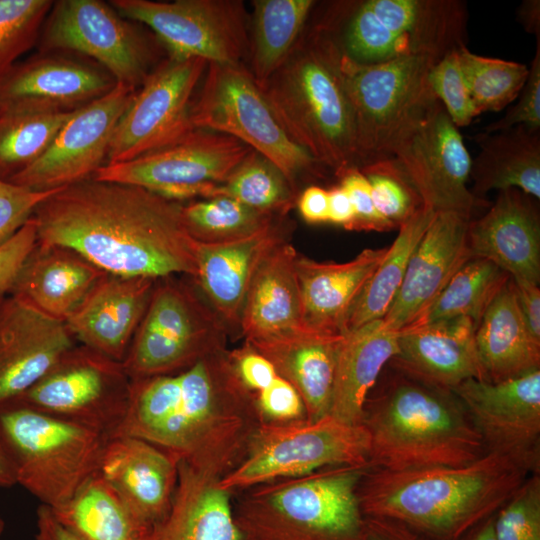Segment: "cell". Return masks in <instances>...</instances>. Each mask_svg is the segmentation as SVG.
<instances>
[{
  "label": "cell",
  "mask_w": 540,
  "mask_h": 540,
  "mask_svg": "<svg viewBox=\"0 0 540 540\" xmlns=\"http://www.w3.org/2000/svg\"><path fill=\"white\" fill-rule=\"evenodd\" d=\"M3 531H4V520L0 516V537H1L2 533H3Z\"/></svg>",
  "instance_id": "61"
},
{
  "label": "cell",
  "mask_w": 540,
  "mask_h": 540,
  "mask_svg": "<svg viewBox=\"0 0 540 540\" xmlns=\"http://www.w3.org/2000/svg\"><path fill=\"white\" fill-rule=\"evenodd\" d=\"M369 451L364 424H347L331 415L314 422L265 425L250 455L217 484L230 492L276 478L305 476L326 466L369 465Z\"/></svg>",
  "instance_id": "11"
},
{
  "label": "cell",
  "mask_w": 540,
  "mask_h": 540,
  "mask_svg": "<svg viewBox=\"0 0 540 540\" xmlns=\"http://www.w3.org/2000/svg\"><path fill=\"white\" fill-rule=\"evenodd\" d=\"M364 405L369 465L401 471L459 466L487 450L452 390L421 379L390 361Z\"/></svg>",
  "instance_id": "3"
},
{
  "label": "cell",
  "mask_w": 540,
  "mask_h": 540,
  "mask_svg": "<svg viewBox=\"0 0 540 540\" xmlns=\"http://www.w3.org/2000/svg\"><path fill=\"white\" fill-rule=\"evenodd\" d=\"M131 382L122 362L80 344L14 399L113 437L127 413Z\"/></svg>",
  "instance_id": "12"
},
{
  "label": "cell",
  "mask_w": 540,
  "mask_h": 540,
  "mask_svg": "<svg viewBox=\"0 0 540 540\" xmlns=\"http://www.w3.org/2000/svg\"><path fill=\"white\" fill-rule=\"evenodd\" d=\"M180 202L93 178L58 189L32 218L37 244L69 248L105 273L160 279L197 274V242Z\"/></svg>",
  "instance_id": "1"
},
{
  "label": "cell",
  "mask_w": 540,
  "mask_h": 540,
  "mask_svg": "<svg viewBox=\"0 0 540 540\" xmlns=\"http://www.w3.org/2000/svg\"><path fill=\"white\" fill-rule=\"evenodd\" d=\"M397 352L398 333L386 329L381 319L344 333L328 415L347 424H363L367 397Z\"/></svg>",
  "instance_id": "33"
},
{
  "label": "cell",
  "mask_w": 540,
  "mask_h": 540,
  "mask_svg": "<svg viewBox=\"0 0 540 540\" xmlns=\"http://www.w3.org/2000/svg\"><path fill=\"white\" fill-rule=\"evenodd\" d=\"M513 280V279H512ZM517 302L531 335L540 342V289L539 285L513 280Z\"/></svg>",
  "instance_id": "54"
},
{
  "label": "cell",
  "mask_w": 540,
  "mask_h": 540,
  "mask_svg": "<svg viewBox=\"0 0 540 540\" xmlns=\"http://www.w3.org/2000/svg\"><path fill=\"white\" fill-rule=\"evenodd\" d=\"M391 157L399 163L423 205L434 212L472 218L487 202L467 186L472 159L459 128L435 99L396 140Z\"/></svg>",
  "instance_id": "14"
},
{
  "label": "cell",
  "mask_w": 540,
  "mask_h": 540,
  "mask_svg": "<svg viewBox=\"0 0 540 540\" xmlns=\"http://www.w3.org/2000/svg\"><path fill=\"white\" fill-rule=\"evenodd\" d=\"M303 219L308 223L328 222V190L312 185L306 188L297 201Z\"/></svg>",
  "instance_id": "55"
},
{
  "label": "cell",
  "mask_w": 540,
  "mask_h": 540,
  "mask_svg": "<svg viewBox=\"0 0 540 540\" xmlns=\"http://www.w3.org/2000/svg\"><path fill=\"white\" fill-rule=\"evenodd\" d=\"M370 467L336 466L247 497L233 509L243 540H363L358 486Z\"/></svg>",
  "instance_id": "6"
},
{
  "label": "cell",
  "mask_w": 540,
  "mask_h": 540,
  "mask_svg": "<svg viewBox=\"0 0 540 540\" xmlns=\"http://www.w3.org/2000/svg\"><path fill=\"white\" fill-rule=\"evenodd\" d=\"M228 354L238 378L249 390L258 393L278 376L273 364L247 343Z\"/></svg>",
  "instance_id": "53"
},
{
  "label": "cell",
  "mask_w": 540,
  "mask_h": 540,
  "mask_svg": "<svg viewBox=\"0 0 540 540\" xmlns=\"http://www.w3.org/2000/svg\"><path fill=\"white\" fill-rule=\"evenodd\" d=\"M475 540H497L493 529V522L488 523L480 531Z\"/></svg>",
  "instance_id": "60"
},
{
  "label": "cell",
  "mask_w": 540,
  "mask_h": 540,
  "mask_svg": "<svg viewBox=\"0 0 540 540\" xmlns=\"http://www.w3.org/2000/svg\"><path fill=\"white\" fill-rule=\"evenodd\" d=\"M298 253L286 239L259 265L242 308L239 329L246 342L306 327L296 272Z\"/></svg>",
  "instance_id": "31"
},
{
  "label": "cell",
  "mask_w": 540,
  "mask_h": 540,
  "mask_svg": "<svg viewBox=\"0 0 540 540\" xmlns=\"http://www.w3.org/2000/svg\"><path fill=\"white\" fill-rule=\"evenodd\" d=\"M340 56L331 34L317 23L301 34L262 89L288 135L335 174L359 168L355 118Z\"/></svg>",
  "instance_id": "5"
},
{
  "label": "cell",
  "mask_w": 540,
  "mask_h": 540,
  "mask_svg": "<svg viewBox=\"0 0 540 540\" xmlns=\"http://www.w3.org/2000/svg\"><path fill=\"white\" fill-rule=\"evenodd\" d=\"M256 404L261 413L275 420H292L306 414L299 393L280 375L257 393Z\"/></svg>",
  "instance_id": "52"
},
{
  "label": "cell",
  "mask_w": 540,
  "mask_h": 540,
  "mask_svg": "<svg viewBox=\"0 0 540 540\" xmlns=\"http://www.w3.org/2000/svg\"><path fill=\"white\" fill-rule=\"evenodd\" d=\"M315 3L313 0L252 2L249 71L261 89L291 53Z\"/></svg>",
  "instance_id": "38"
},
{
  "label": "cell",
  "mask_w": 540,
  "mask_h": 540,
  "mask_svg": "<svg viewBox=\"0 0 540 540\" xmlns=\"http://www.w3.org/2000/svg\"><path fill=\"white\" fill-rule=\"evenodd\" d=\"M65 322L16 296L0 299V404L34 385L72 347Z\"/></svg>",
  "instance_id": "21"
},
{
  "label": "cell",
  "mask_w": 540,
  "mask_h": 540,
  "mask_svg": "<svg viewBox=\"0 0 540 540\" xmlns=\"http://www.w3.org/2000/svg\"><path fill=\"white\" fill-rule=\"evenodd\" d=\"M473 139L480 148L470 170L476 197L514 188L540 198V131L516 125Z\"/></svg>",
  "instance_id": "35"
},
{
  "label": "cell",
  "mask_w": 540,
  "mask_h": 540,
  "mask_svg": "<svg viewBox=\"0 0 540 540\" xmlns=\"http://www.w3.org/2000/svg\"><path fill=\"white\" fill-rule=\"evenodd\" d=\"M36 246V223L31 217L0 247V299L9 294L21 267Z\"/></svg>",
  "instance_id": "51"
},
{
  "label": "cell",
  "mask_w": 540,
  "mask_h": 540,
  "mask_svg": "<svg viewBox=\"0 0 540 540\" xmlns=\"http://www.w3.org/2000/svg\"><path fill=\"white\" fill-rule=\"evenodd\" d=\"M476 324L459 317L419 324L398 333L395 366L443 388L485 380L475 345Z\"/></svg>",
  "instance_id": "26"
},
{
  "label": "cell",
  "mask_w": 540,
  "mask_h": 540,
  "mask_svg": "<svg viewBox=\"0 0 540 540\" xmlns=\"http://www.w3.org/2000/svg\"><path fill=\"white\" fill-rule=\"evenodd\" d=\"M182 217L187 232L197 243L219 244L256 235L275 224L276 216L216 196L183 205Z\"/></svg>",
  "instance_id": "41"
},
{
  "label": "cell",
  "mask_w": 540,
  "mask_h": 540,
  "mask_svg": "<svg viewBox=\"0 0 540 540\" xmlns=\"http://www.w3.org/2000/svg\"><path fill=\"white\" fill-rule=\"evenodd\" d=\"M131 381L127 413L116 435L143 439L179 459L223 454L221 447L240 423L226 413L250 402V390L225 349L184 370Z\"/></svg>",
  "instance_id": "2"
},
{
  "label": "cell",
  "mask_w": 540,
  "mask_h": 540,
  "mask_svg": "<svg viewBox=\"0 0 540 540\" xmlns=\"http://www.w3.org/2000/svg\"><path fill=\"white\" fill-rule=\"evenodd\" d=\"M472 218L437 212L412 252L403 282L382 323L390 331L414 326L460 267L471 259L467 233Z\"/></svg>",
  "instance_id": "20"
},
{
  "label": "cell",
  "mask_w": 540,
  "mask_h": 540,
  "mask_svg": "<svg viewBox=\"0 0 540 540\" xmlns=\"http://www.w3.org/2000/svg\"><path fill=\"white\" fill-rule=\"evenodd\" d=\"M35 540H77L55 518L51 509L40 504L36 512Z\"/></svg>",
  "instance_id": "57"
},
{
  "label": "cell",
  "mask_w": 540,
  "mask_h": 540,
  "mask_svg": "<svg viewBox=\"0 0 540 540\" xmlns=\"http://www.w3.org/2000/svg\"><path fill=\"white\" fill-rule=\"evenodd\" d=\"M0 434L16 483L51 509L99 473L110 437L11 399L0 404Z\"/></svg>",
  "instance_id": "7"
},
{
  "label": "cell",
  "mask_w": 540,
  "mask_h": 540,
  "mask_svg": "<svg viewBox=\"0 0 540 540\" xmlns=\"http://www.w3.org/2000/svg\"><path fill=\"white\" fill-rule=\"evenodd\" d=\"M178 462L177 456L148 441L116 435L106 444L99 475L153 529L171 507Z\"/></svg>",
  "instance_id": "23"
},
{
  "label": "cell",
  "mask_w": 540,
  "mask_h": 540,
  "mask_svg": "<svg viewBox=\"0 0 540 540\" xmlns=\"http://www.w3.org/2000/svg\"><path fill=\"white\" fill-rule=\"evenodd\" d=\"M228 332L198 288L160 278L122 364L131 380L175 373L224 350Z\"/></svg>",
  "instance_id": "8"
},
{
  "label": "cell",
  "mask_w": 540,
  "mask_h": 540,
  "mask_svg": "<svg viewBox=\"0 0 540 540\" xmlns=\"http://www.w3.org/2000/svg\"><path fill=\"white\" fill-rule=\"evenodd\" d=\"M105 274L69 248L37 244L9 295L48 317L66 322Z\"/></svg>",
  "instance_id": "30"
},
{
  "label": "cell",
  "mask_w": 540,
  "mask_h": 540,
  "mask_svg": "<svg viewBox=\"0 0 540 540\" xmlns=\"http://www.w3.org/2000/svg\"><path fill=\"white\" fill-rule=\"evenodd\" d=\"M517 98V103L503 117L488 124L483 132L493 133L516 125L540 131V37L527 80Z\"/></svg>",
  "instance_id": "49"
},
{
  "label": "cell",
  "mask_w": 540,
  "mask_h": 540,
  "mask_svg": "<svg viewBox=\"0 0 540 540\" xmlns=\"http://www.w3.org/2000/svg\"><path fill=\"white\" fill-rule=\"evenodd\" d=\"M458 50L449 52L433 65L428 81L432 93L459 128L468 126L479 114L462 74Z\"/></svg>",
  "instance_id": "47"
},
{
  "label": "cell",
  "mask_w": 540,
  "mask_h": 540,
  "mask_svg": "<svg viewBox=\"0 0 540 540\" xmlns=\"http://www.w3.org/2000/svg\"><path fill=\"white\" fill-rule=\"evenodd\" d=\"M194 128L231 136L270 160L294 187L321 166L286 132L262 89L242 64L208 63L191 109Z\"/></svg>",
  "instance_id": "10"
},
{
  "label": "cell",
  "mask_w": 540,
  "mask_h": 540,
  "mask_svg": "<svg viewBox=\"0 0 540 540\" xmlns=\"http://www.w3.org/2000/svg\"><path fill=\"white\" fill-rule=\"evenodd\" d=\"M359 169L370 183L377 210L397 228L423 206L420 195L395 158L381 159Z\"/></svg>",
  "instance_id": "44"
},
{
  "label": "cell",
  "mask_w": 540,
  "mask_h": 540,
  "mask_svg": "<svg viewBox=\"0 0 540 540\" xmlns=\"http://www.w3.org/2000/svg\"><path fill=\"white\" fill-rule=\"evenodd\" d=\"M348 193L355 211L351 230L385 232L397 227L382 216L373 201L371 186L358 167H349L336 174Z\"/></svg>",
  "instance_id": "50"
},
{
  "label": "cell",
  "mask_w": 540,
  "mask_h": 540,
  "mask_svg": "<svg viewBox=\"0 0 540 540\" xmlns=\"http://www.w3.org/2000/svg\"><path fill=\"white\" fill-rule=\"evenodd\" d=\"M329 211L328 222L351 230L355 221V211L346 190L338 185L328 190Z\"/></svg>",
  "instance_id": "56"
},
{
  "label": "cell",
  "mask_w": 540,
  "mask_h": 540,
  "mask_svg": "<svg viewBox=\"0 0 540 540\" xmlns=\"http://www.w3.org/2000/svg\"><path fill=\"white\" fill-rule=\"evenodd\" d=\"M475 345L485 381L497 383L540 369V342L525 324L511 277L483 314Z\"/></svg>",
  "instance_id": "34"
},
{
  "label": "cell",
  "mask_w": 540,
  "mask_h": 540,
  "mask_svg": "<svg viewBox=\"0 0 540 540\" xmlns=\"http://www.w3.org/2000/svg\"><path fill=\"white\" fill-rule=\"evenodd\" d=\"M467 241L471 258L493 262L513 280L539 285L540 214L535 198L514 188L499 191L487 213L470 219Z\"/></svg>",
  "instance_id": "22"
},
{
  "label": "cell",
  "mask_w": 540,
  "mask_h": 540,
  "mask_svg": "<svg viewBox=\"0 0 540 540\" xmlns=\"http://www.w3.org/2000/svg\"><path fill=\"white\" fill-rule=\"evenodd\" d=\"M343 334L325 333L308 327L246 342L266 357L278 375L299 393L306 421L329 414L338 348Z\"/></svg>",
  "instance_id": "28"
},
{
  "label": "cell",
  "mask_w": 540,
  "mask_h": 540,
  "mask_svg": "<svg viewBox=\"0 0 540 540\" xmlns=\"http://www.w3.org/2000/svg\"><path fill=\"white\" fill-rule=\"evenodd\" d=\"M438 61L427 55H406L364 65L341 53L340 70L355 118L359 168L391 158L403 131L437 99L428 75Z\"/></svg>",
  "instance_id": "9"
},
{
  "label": "cell",
  "mask_w": 540,
  "mask_h": 540,
  "mask_svg": "<svg viewBox=\"0 0 540 540\" xmlns=\"http://www.w3.org/2000/svg\"><path fill=\"white\" fill-rule=\"evenodd\" d=\"M57 190L35 191L0 178V247L32 217L37 206Z\"/></svg>",
  "instance_id": "48"
},
{
  "label": "cell",
  "mask_w": 540,
  "mask_h": 540,
  "mask_svg": "<svg viewBox=\"0 0 540 540\" xmlns=\"http://www.w3.org/2000/svg\"><path fill=\"white\" fill-rule=\"evenodd\" d=\"M216 466L206 457L179 459L171 507L149 540H243L229 492L217 484Z\"/></svg>",
  "instance_id": "25"
},
{
  "label": "cell",
  "mask_w": 540,
  "mask_h": 540,
  "mask_svg": "<svg viewBox=\"0 0 540 540\" xmlns=\"http://www.w3.org/2000/svg\"><path fill=\"white\" fill-rule=\"evenodd\" d=\"M135 92L117 83L105 95L74 110L47 150L8 181L48 191L91 178L107 159L116 125Z\"/></svg>",
  "instance_id": "19"
},
{
  "label": "cell",
  "mask_w": 540,
  "mask_h": 540,
  "mask_svg": "<svg viewBox=\"0 0 540 540\" xmlns=\"http://www.w3.org/2000/svg\"><path fill=\"white\" fill-rule=\"evenodd\" d=\"M252 150L231 136L195 128L158 150L129 161L106 163L91 178L139 186L181 203L203 198L210 183L224 182Z\"/></svg>",
  "instance_id": "13"
},
{
  "label": "cell",
  "mask_w": 540,
  "mask_h": 540,
  "mask_svg": "<svg viewBox=\"0 0 540 540\" xmlns=\"http://www.w3.org/2000/svg\"><path fill=\"white\" fill-rule=\"evenodd\" d=\"M509 278V274L493 262L471 258L453 275L415 325L465 317L478 326Z\"/></svg>",
  "instance_id": "40"
},
{
  "label": "cell",
  "mask_w": 540,
  "mask_h": 540,
  "mask_svg": "<svg viewBox=\"0 0 540 540\" xmlns=\"http://www.w3.org/2000/svg\"><path fill=\"white\" fill-rule=\"evenodd\" d=\"M225 196L260 212L283 215L293 206L294 187L266 157L252 150L211 197ZM210 197V198H211Z\"/></svg>",
  "instance_id": "42"
},
{
  "label": "cell",
  "mask_w": 540,
  "mask_h": 540,
  "mask_svg": "<svg viewBox=\"0 0 540 540\" xmlns=\"http://www.w3.org/2000/svg\"><path fill=\"white\" fill-rule=\"evenodd\" d=\"M529 475L496 452L459 466L370 467L359 483L358 499L362 512L453 534L503 507Z\"/></svg>",
  "instance_id": "4"
},
{
  "label": "cell",
  "mask_w": 540,
  "mask_h": 540,
  "mask_svg": "<svg viewBox=\"0 0 540 540\" xmlns=\"http://www.w3.org/2000/svg\"><path fill=\"white\" fill-rule=\"evenodd\" d=\"M43 28L42 49L87 55L119 84L137 89L151 72L152 50L146 39L103 1H57Z\"/></svg>",
  "instance_id": "17"
},
{
  "label": "cell",
  "mask_w": 540,
  "mask_h": 540,
  "mask_svg": "<svg viewBox=\"0 0 540 540\" xmlns=\"http://www.w3.org/2000/svg\"><path fill=\"white\" fill-rule=\"evenodd\" d=\"M125 19L147 25L170 55L238 65L249 54L247 14L238 0H112Z\"/></svg>",
  "instance_id": "15"
},
{
  "label": "cell",
  "mask_w": 540,
  "mask_h": 540,
  "mask_svg": "<svg viewBox=\"0 0 540 540\" xmlns=\"http://www.w3.org/2000/svg\"><path fill=\"white\" fill-rule=\"evenodd\" d=\"M517 20L524 30L540 37V1L524 0L517 9Z\"/></svg>",
  "instance_id": "58"
},
{
  "label": "cell",
  "mask_w": 540,
  "mask_h": 540,
  "mask_svg": "<svg viewBox=\"0 0 540 540\" xmlns=\"http://www.w3.org/2000/svg\"><path fill=\"white\" fill-rule=\"evenodd\" d=\"M15 470L0 434V488L16 485Z\"/></svg>",
  "instance_id": "59"
},
{
  "label": "cell",
  "mask_w": 540,
  "mask_h": 540,
  "mask_svg": "<svg viewBox=\"0 0 540 540\" xmlns=\"http://www.w3.org/2000/svg\"><path fill=\"white\" fill-rule=\"evenodd\" d=\"M53 3L49 0H0V78L35 43Z\"/></svg>",
  "instance_id": "45"
},
{
  "label": "cell",
  "mask_w": 540,
  "mask_h": 540,
  "mask_svg": "<svg viewBox=\"0 0 540 540\" xmlns=\"http://www.w3.org/2000/svg\"><path fill=\"white\" fill-rule=\"evenodd\" d=\"M73 112L36 101L0 105V178L9 180L37 160Z\"/></svg>",
  "instance_id": "37"
},
{
  "label": "cell",
  "mask_w": 540,
  "mask_h": 540,
  "mask_svg": "<svg viewBox=\"0 0 540 540\" xmlns=\"http://www.w3.org/2000/svg\"><path fill=\"white\" fill-rule=\"evenodd\" d=\"M51 511L77 540H149L152 532L99 473Z\"/></svg>",
  "instance_id": "36"
},
{
  "label": "cell",
  "mask_w": 540,
  "mask_h": 540,
  "mask_svg": "<svg viewBox=\"0 0 540 540\" xmlns=\"http://www.w3.org/2000/svg\"><path fill=\"white\" fill-rule=\"evenodd\" d=\"M208 63L170 55L150 72L119 119L107 163L125 162L168 146L193 129V95Z\"/></svg>",
  "instance_id": "16"
},
{
  "label": "cell",
  "mask_w": 540,
  "mask_h": 540,
  "mask_svg": "<svg viewBox=\"0 0 540 540\" xmlns=\"http://www.w3.org/2000/svg\"><path fill=\"white\" fill-rule=\"evenodd\" d=\"M387 248L364 249L344 263L319 262L298 254L296 272L304 325L315 331L344 334L347 316Z\"/></svg>",
  "instance_id": "29"
},
{
  "label": "cell",
  "mask_w": 540,
  "mask_h": 540,
  "mask_svg": "<svg viewBox=\"0 0 540 540\" xmlns=\"http://www.w3.org/2000/svg\"><path fill=\"white\" fill-rule=\"evenodd\" d=\"M284 239L275 223L241 240L197 243V274L191 279L228 330L239 328L244 301L259 265Z\"/></svg>",
  "instance_id": "27"
},
{
  "label": "cell",
  "mask_w": 540,
  "mask_h": 540,
  "mask_svg": "<svg viewBox=\"0 0 540 540\" xmlns=\"http://www.w3.org/2000/svg\"><path fill=\"white\" fill-rule=\"evenodd\" d=\"M458 55L466 86L479 115L499 112L517 99L527 80L528 66L475 54L466 45L459 48Z\"/></svg>",
  "instance_id": "43"
},
{
  "label": "cell",
  "mask_w": 540,
  "mask_h": 540,
  "mask_svg": "<svg viewBox=\"0 0 540 540\" xmlns=\"http://www.w3.org/2000/svg\"><path fill=\"white\" fill-rule=\"evenodd\" d=\"M435 214L423 205L399 226L397 237L354 302L344 333L383 318L403 282L410 256Z\"/></svg>",
  "instance_id": "39"
},
{
  "label": "cell",
  "mask_w": 540,
  "mask_h": 540,
  "mask_svg": "<svg viewBox=\"0 0 540 540\" xmlns=\"http://www.w3.org/2000/svg\"><path fill=\"white\" fill-rule=\"evenodd\" d=\"M451 390L487 452L508 456L530 474H539L540 369L497 383L468 379Z\"/></svg>",
  "instance_id": "18"
},
{
  "label": "cell",
  "mask_w": 540,
  "mask_h": 540,
  "mask_svg": "<svg viewBox=\"0 0 540 540\" xmlns=\"http://www.w3.org/2000/svg\"><path fill=\"white\" fill-rule=\"evenodd\" d=\"M105 70L63 57H41L12 67L0 78V105L36 101L75 110L111 91Z\"/></svg>",
  "instance_id": "32"
},
{
  "label": "cell",
  "mask_w": 540,
  "mask_h": 540,
  "mask_svg": "<svg viewBox=\"0 0 540 540\" xmlns=\"http://www.w3.org/2000/svg\"><path fill=\"white\" fill-rule=\"evenodd\" d=\"M497 540H540V477L531 474L493 522Z\"/></svg>",
  "instance_id": "46"
},
{
  "label": "cell",
  "mask_w": 540,
  "mask_h": 540,
  "mask_svg": "<svg viewBox=\"0 0 540 540\" xmlns=\"http://www.w3.org/2000/svg\"><path fill=\"white\" fill-rule=\"evenodd\" d=\"M156 280L106 273L65 322L74 339L122 362Z\"/></svg>",
  "instance_id": "24"
}]
</instances>
